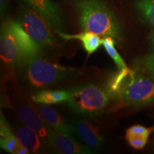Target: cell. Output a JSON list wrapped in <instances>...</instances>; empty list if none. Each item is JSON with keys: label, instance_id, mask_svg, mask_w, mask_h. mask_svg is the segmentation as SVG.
<instances>
[{"label": "cell", "instance_id": "6da1fadb", "mask_svg": "<svg viewBox=\"0 0 154 154\" xmlns=\"http://www.w3.org/2000/svg\"><path fill=\"white\" fill-rule=\"evenodd\" d=\"M81 28L100 36L121 38V25L116 15L102 0H80L76 5Z\"/></svg>", "mask_w": 154, "mask_h": 154}, {"label": "cell", "instance_id": "7a4b0ae2", "mask_svg": "<svg viewBox=\"0 0 154 154\" xmlns=\"http://www.w3.org/2000/svg\"><path fill=\"white\" fill-rule=\"evenodd\" d=\"M83 72V68L63 66L38 56L30 59L25 63L24 77L32 87L46 88L67 79L78 76Z\"/></svg>", "mask_w": 154, "mask_h": 154}, {"label": "cell", "instance_id": "3957f363", "mask_svg": "<svg viewBox=\"0 0 154 154\" xmlns=\"http://www.w3.org/2000/svg\"><path fill=\"white\" fill-rule=\"evenodd\" d=\"M69 91L68 106L79 114L90 118L104 112L111 99L106 88L99 84H83Z\"/></svg>", "mask_w": 154, "mask_h": 154}, {"label": "cell", "instance_id": "277c9868", "mask_svg": "<svg viewBox=\"0 0 154 154\" xmlns=\"http://www.w3.org/2000/svg\"><path fill=\"white\" fill-rule=\"evenodd\" d=\"M19 22L30 37L40 47H51L55 44L52 29L49 22L28 5L21 8Z\"/></svg>", "mask_w": 154, "mask_h": 154}, {"label": "cell", "instance_id": "5b68a950", "mask_svg": "<svg viewBox=\"0 0 154 154\" xmlns=\"http://www.w3.org/2000/svg\"><path fill=\"white\" fill-rule=\"evenodd\" d=\"M121 103L127 106H141L154 103V79L148 75L134 73L120 95Z\"/></svg>", "mask_w": 154, "mask_h": 154}, {"label": "cell", "instance_id": "8992f818", "mask_svg": "<svg viewBox=\"0 0 154 154\" xmlns=\"http://www.w3.org/2000/svg\"><path fill=\"white\" fill-rule=\"evenodd\" d=\"M0 56L4 63L9 66L25 64L26 59L11 32L9 20L2 28L0 38Z\"/></svg>", "mask_w": 154, "mask_h": 154}, {"label": "cell", "instance_id": "52a82bcc", "mask_svg": "<svg viewBox=\"0 0 154 154\" xmlns=\"http://www.w3.org/2000/svg\"><path fill=\"white\" fill-rule=\"evenodd\" d=\"M26 5L44 17L55 31L63 32L65 19L59 5L52 0H23Z\"/></svg>", "mask_w": 154, "mask_h": 154}, {"label": "cell", "instance_id": "ba28073f", "mask_svg": "<svg viewBox=\"0 0 154 154\" xmlns=\"http://www.w3.org/2000/svg\"><path fill=\"white\" fill-rule=\"evenodd\" d=\"M74 134L92 151L99 150L104 142V135L96 125L84 120L76 119L70 123Z\"/></svg>", "mask_w": 154, "mask_h": 154}, {"label": "cell", "instance_id": "9c48e42d", "mask_svg": "<svg viewBox=\"0 0 154 154\" xmlns=\"http://www.w3.org/2000/svg\"><path fill=\"white\" fill-rule=\"evenodd\" d=\"M47 145L59 153L90 154L94 153V151L86 145H83L77 141L74 136L56 131L54 129L47 140Z\"/></svg>", "mask_w": 154, "mask_h": 154}, {"label": "cell", "instance_id": "30bf717a", "mask_svg": "<svg viewBox=\"0 0 154 154\" xmlns=\"http://www.w3.org/2000/svg\"><path fill=\"white\" fill-rule=\"evenodd\" d=\"M17 113L22 124L37 133L47 144L53 129L45 122L35 108L28 104L22 105L18 109Z\"/></svg>", "mask_w": 154, "mask_h": 154}, {"label": "cell", "instance_id": "8fae6325", "mask_svg": "<svg viewBox=\"0 0 154 154\" xmlns=\"http://www.w3.org/2000/svg\"><path fill=\"white\" fill-rule=\"evenodd\" d=\"M9 24L11 32L24 56L26 62L30 59L40 56L42 47L30 37L21 23L19 21L9 20Z\"/></svg>", "mask_w": 154, "mask_h": 154}, {"label": "cell", "instance_id": "7c38bea8", "mask_svg": "<svg viewBox=\"0 0 154 154\" xmlns=\"http://www.w3.org/2000/svg\"><path fill=\"white\" fill-rule=\"evenodd\" d=\"M36 109L45 122L56 131L74 136V132L70 124H66L56 109L49 104L36 103Z\"/></svg>", "mask_w": 154, "mask_h": 154}, {"label": "cell", "instance_id": "4fadbf2b", "mask_svg": "<svg viewBox=\"0 0 154 154\" xmlns=\"http://www.w3.org/2000/svg\"><path fill=\"white\" fill-rule=\"evenodd\" d=\"M15 136L19 143L26 147L30 153H37L42 152L44 146L47 145L37 133L26 126L18 127Z\"/></svg>", "mask_w": 154, "mask_h": 154}, {"label": "cell", "instance_id": "5bb4252c", "mask_svg": "<svg viewBox=\"0 0 154 154\" xmlns=\"http://www.w3.org/2000/svg\"><path fill=\"white\" fill-rule=\"evenodd\" d=\"M57 34L61 38L65 40L78 39L82 42L83 47L87 53L88 57L95 52L99 49L101 44H103V39L100 36L90 32H85L77 34H65L61 31H56Z\"/></svg>", "mask_w": 154, "mask_h": 154}, {"label": "cell", "instance_id": "9a60e30c", "mask_svg": "<svg viewBox=\"0 0 154 154\" xmlns=\"http://www.w3.org/2000/svg\"><path fill=\"white\" fill-rule=\"evenodd\" d=\"M134 72L129 69H119V72L111 75L106 88L112 98L120 96L124 89L130 80L131 79Z\"/></svg>", "mask_w": 154, "mask_h": 154}, {"label": "cell", "instance_id": "2e32d148", "mask_svg": "<svg viewBox=\"0 0 154 154\" xmlns=\"http://www.w3.org/2000/svg\"><path fill=\"white\" fill-rule=\"evenodd\" d=\"M32 100L39 104H55L67 102L69 91L63 90H42L32 96Z\"/></svg>", "mask_w": 154, "mask_h": 154}, {"label": "cell", "instance_id": "e0dca14e", "mask_svg": "<svg viewBox=\"0 0 154 154\" xmlns=\"http://www.w3.org/2000/svg\"><path fill=\"white\" fill-rule=\"evenodd\" d=\"M102 45L103 46L105 51H106L109 57L114 61L119 69H125L128 68L123 58L121 57L117 51L116 49L114 38L110 37V36L104 37V38H103V44Z\"/></svg>", "mask_w": 154, "mask_h": 154}, {"label": "cell", "instance_id": "ac0fdd59", "mask_svg": "<svg viewBox=\"0 0 154 154\" xmlns=\"http://www.w3.org/2000/svg\"><path fill=\"white\" fill-rule=\"evenodd\" d=\"M136 8L144 20L154 26V0H138Z\"/></svg>", "mask_w": 154, "mask_h": 154}, {"label": "cell", "instance_id": "d6986e66", "mask_svg": "<svg viewBox=\"0 0 154 154\" xmlns=\"http://www.w3.org/2000/svg\"><path fill=\"white\" fill-rule=\"evenodd\" d=\"M136 63L143 72L154 79V52L137 59Z\"/></svg>", "mask_w": 154, "mask_h": 154}, {"label": "cell", "instance_id": "ffe728a7", "mask_svg": "<svg viewBox=\"0 0 154 154\" xmlns=\"http://www.w3.org/2000/svg\"><path fill=\"white\" fill-rule=\"evenodd\" d=\"M154 131V126L150 128H147L142 125H134L131 126L126 130V135H131V136H138L142 137L149 138L150 134Z\"/></svg>", "mask_w": 154, "mask_h": 154}, {"label": "cell", "instance_id": "44dd1931", "mask_svg": "<svg viewBox=\"0 0 154 154\" xmlns=\"http://www.w3.org/2000/svg\"><path fill=\"white\" fill-rule=\"evenodd\" d=\"M19 142L14 134H11L9 137L5 139L0 140L1 148L5 151L10 153H15L18 147Z\"/></svg>", "mask_w": 154, "mask_h": 154}, {"label": "cell", "instance_id": "7402d4cb", "mask_svg": "<svg viewBox=\"0 0 154 154\" xmlns=\"http://www.w3.org/2000/svg\"><path fill=\"white\" fill-rule=\"evenodd\" d=\"M125 138L130 146L136 150L143 149L146 146L148 139H149V138L138 136H131V135H126Z\"/></svg>", "mask_w": 154, "mask_h": 154}, {"label": "cell", "instance_id": "603a6c76", "mask_svg": "<svg viewBox=\"0 0 154 154\" xmlns=\"http://www.w3.org/2000/svg\"><path fill=\"white\" fill-rule=\"evenodd\" d=\"M11 134H12L9 125L7 121L5 120V117L3 116L2 113H1V124H0V140L5 139L9 137Z\"/></svg>", "mask_w": 154, "mask_h": 154}, {"label": "cell", "instance_id": "cb8c5ba5", "mask_svg": "<svg viewBox=\"0 0 154 154\" xmlns=\"http://www.w3.org/2000/svg\"><path fill=\"white\" fill-rule=\"evenodd\" d=\"M29 153V151L26 147H24V146H22L20 143H19L18 147L16 150V152H15L16 154H27Z\"/></svg>", "mask_w": 154, "mask_h": 154}, {"label": "cell", "instance_id": "d4e9b609", "mask_svg": "<svg viewBox=\"0 0 154 154\" xmlns=\"http://www.w3.org/2000/svg\"><path fill=\"white\" fill-rule=\"evenodd\" d=\"M7 6V0H0V11H1L2 15H5L6 14Z\"/></svg>", "mask_w": 154, "mask_h": 154}, {"label": "cell", "instance_id": "484cf974", "mask_svg": "<svg viewBox=\"0 0 154 154\" xmlns=\"http://www.w3.org/2000/svg\"><path fill=\"white\" fill-rule=\"evenodd\" d=\"M149 41H150V44H151L152 49L154 51V31L153 32H152L151 34H150Z\"/></svg>", "mask_w": 154, "mask_h": 154}, {"label": "cell", "instance_id": "4316f807", "mask_svg": "<svg viewBox=\"0 0 154 154\" xmlns=\"http://www.w3.org/2000/svg\"><path fill=\"white\" fill-rule=\"evenodd\" d=\"M153 146H154V140H153Z\"/></svg>", "mask_w": 154, "mask_h": 154}, {"label": "cell", "instance_id": "83f0119b", "mask_svg": "<svg viewBox=\"0 0 154 154\" xmlns=\"http://www.w3.org/2000/svg\"><path fill=\"white\" fill-rule=\"evenodd\" d=\"M74 1H76V0H74ZM77 1H78V0H77Z\"/></svg>", "mask_w": 154, "mask_h": 154}]
</instances>
